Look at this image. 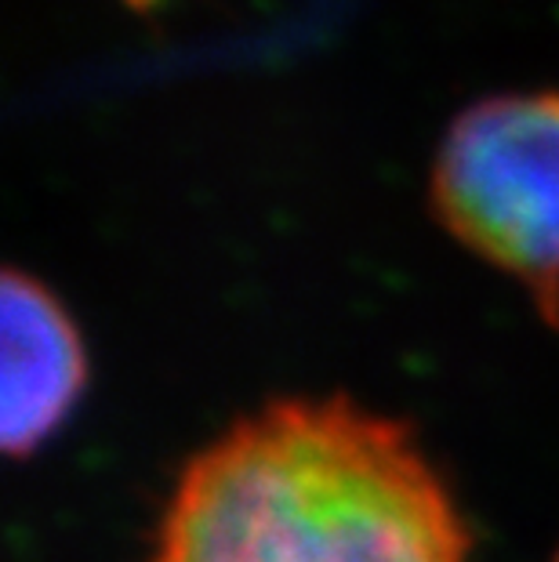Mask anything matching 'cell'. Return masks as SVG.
I'll return each instance as SVG.
<instances>
[{"label": "cell", "instance_id": "1", "mask_svg": "<svg viewBox=\"0 0 559 562\" xmlns=\"http://www.w3.org/2000/svg\"><path fill=\"white\" fill-rule=\"evenodd\" d=\"M469 530L411 428L280 400L186 464L149 562H466Z\"/></svg>", "mask_w": 559, "mask_h": 562}, {"label": "cell", "instance_id": "2", "mask_svg": "<svg viewBox=\"0 0 559 562\" xmlns=\"http://www.w3.org/2000/svg\"><path fill=\"white\" fill-rule=\"evenodd\" d=\"M433 207L461 247L527 286L559 327V91L466 105L436 149Z\"/></svg>", "mask_w": 559, "mask_h": 562}, {"label": "cell", "instance_id": "3", "mask_svg": "<svg viewBox=\"0 0 559 562\" xmlns=\"http://www.w3.org/2000/svg\"><path fill=\"white\" fill-rule=\"evenodd\" d=\"M0 439L11 458H26L77 406L88 360L58 297L15 269L0 280Z\"/></svg>", "mask_w": 559, "mask_h": 562}, {"label": "cell", "instance_id": "4", "mask_svg": "<svg viewBox=\"0 0 559 562\" xmlns=\"http://www.w3.org/2000/svg\"><path fill=\"white\" fill-rule=\"evenodd\" d=\"M138 8H149V4H157V0H135Z\"/></svg>", "mask_w": 559, "mask_h": 562}, {"label": "cell", "instance_id": "5", "mask_svg": "<svg viewBox=\"0 0 559 562\" xmlns=\"http://www.w3.org/2000/svg\"><path fill=\"white\" fill-rule=\"evenodd\" d=\"M556 562H559V555H556Z\"/></svg>", "mask_w": 559, "mask_h": 562}]
</instances>
